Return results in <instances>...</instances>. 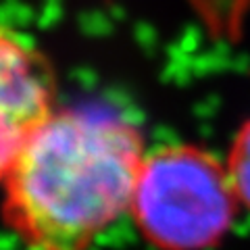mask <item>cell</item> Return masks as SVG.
<instances>
[{"label": "cell", "mask_w": 250, "mask_h": 250, "mask_svg": "<svg viewBox=\"0 0 250 250\" xmlns=\"http://www.w3.org/2000/svg\"><path fill=\"white\" fill-rule=\"evenodd\" d=\"M144 156L140 129L121 117L57 111L4 179L2 221L27 250H90L129 210Z\"/></svg>", "instance_id": "obj_1"}, {"label": "cell", "mask_w": 250, "mask_h": 250, "mask_svg": "<svg viewBox=\"0 0 250 250\" xmlns=\"http://www.w3.org/2000/svg\"><path fill=\"white\" fill-rule=\"evenodd\" d=\"M238 205L223 161L192 144H167L144 156L129 213L156 250H210L229 233Z\"/></svg>", "instance_id": "obj_2"}, {"label": "cell", "mask_w": 250, "mask_h": 250, "mask_svg": "<svg viewBox=\"0 0 250 250\" xmlns=\"http://www.w3.org/2000/svg\"><path fill=\"white\" fill-rule=\"evenodd\" d=\"M50 61L31 42L0 25V184L44 123L57 113Z\"/></svg>", "instance_id": "obj_3"}, {"label": "cell", "mask_w": 250, "mask_h": 250, "mask_svg": "<svg viewBox=\"0 0 250 250\" xmlns=\"http://www.w3.org/2000/svg\"><path fill=\"white\" fill-rule=\"evenodd\" d=\"M225 167H228L238 202L250 208V119L242 125L233 138Z\"/></svg>", "instance_id": "obj_4"}]
</instances>
